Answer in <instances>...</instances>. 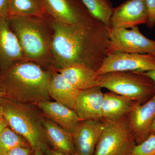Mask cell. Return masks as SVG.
<instances>
[{
    "label": "cell",
    "instance_id": "8fae6325",
    "mask_svg": "<svg viewBox=\"0 0 155 155\" xmlns=\"http://www.w3.org/2000/svg\"><path fill=\"white\" fill-rule=\"evenodd\" d=\"M127 118L137 144L141 143L150 135L155 119V94L146 102L137 103Z\"/></svg>",
    "mask_w": 155,
    "mask_h": 155
},
{
    "label": "cell",
    "instance_id": "d4e9b609",
    "mask_svg": "<svg viewBox=\"0 0 155 155\" xmlns=\"http://www.w3.org/2000/svg\"><path fill=\"white\" fill-rule=\"evenodd\" d=\"M33 150L29 147H18L6 153L5 155H32Z\"/></svg>",
    "mask_w": 155,
    "mask_h": 155
},
{
    "label": "cell",
    "instance_id": "ffe728a7",
    "mask_svg": "<svg viewBox=\"0 0 155 155\" xmlns=\"http://www.w3.org/2000/svg\"><path fill=\"white\" fill-rule=\"evenodd\" d=\"M46 14L41 0H10L9 16L45 18Z\"/></svg>",
    "mask_w": 155,
    "mask_h": 155
},
{
    "label": "cell",
    "instance_id": "5b68a950",
    "mask_svg": "<svg viewBox=\"0 0 155 155\" xmlns=\"http://www.w3.org/2000/svg\"><path fill=\"white\" fill-rule=\"evenodd\" d=\"M97 82L102 88L140 104L146 102L155 94V82L145 72H109L98 75Z\"/></svg>",
    "mask_w": 155,
    "mask_h": 155
},
{
    "label": "cell",
    "instance_id": "d6986e66",
    "mask_svg": "<svg viewBox=\"0 0 155 155\" xmlns=\"http://www.w3.org/2000/svg\"><path fill=\"white\" fill-rule=\"evenodd\" d=\"M42 122L52 149L58 152L75 155L72 134L46 117L43 118Z\"/></svg>",
    "mask_w": 155,
    "mask_h": 155
},
{
    "label": "cell",
    "instance_id": "f1b7e54d",
    "mask_svg": "<svg viewBox=\"0 0 155 155\" xmlns=\"http://www.w3.org/2000/svg\"><path fill=\"white\" fill-rule=\"evenodd\" d=\"M32 155H47L45 152H44L39 147L35 148L33 150V153Z\"/></svg>",
    "mask_w": 155,
    "mask_h": 155
},
{
    "label": "cell",
    "instance_id": "d6a6232c",
    "mask_svg": "<svg viewBox=\"0 0 155 155\" xmlns=\"http://www.w3.org/2000/svg\"><path fill=\"white\" fill-rule=\"evenodd\" d=\"M3 97V94L1 90V89L0 88V101L2 100V98Z\"/></svg>",
    "mask_w": 155,
    "mask_h": 155
},
{
    "label": "cell",
    "instance_id": "44dd1931",
    "mask_svg": "<svg viewBox=\"0 0 155 155\" xmlns=\"http://www.w3.org/2000/svg\"><path fill=\"white\" fill-rule=\"evenodd\" d=\"M94 19L110 27L113 8L110 0H80Z\"/></svg>",
    "mask_w": 155,
    "mask_h": 155
},
{
    "label": "cell",
    "instance_id": "e0dca14e",
    "mask_svg": "<svg viewBox=\"0 0 155 155\" xmlns=\"http://www.w3.org/2000/svg\"><path fill=\"white\" fill-rule=\"evenodd\" d=\"M137 103L113 92L104 93L101 120L115 121L126 117Z\"/></svg>",
    "mask_w": 155,
    "mask_h": 155
},
{
    "label": "cell",
    "instance_id": "f546056e",
    "mask_svg": "<svg viewBox=\"0 0 155 155\" xmlns=\"http://www.w3.org/2000/svg\"><path fill=\"white\" fill-rule=\"evenodd\" d=\"M146 75L149 76L151 78L155 83V70H151V71H148V72H145Z\"/></svg>",
    "mask_w": 155,
    "mask_h": 155
},
{
    "label": "cell",
    "instance_id": "4dcf8cb0",
    "mask_svg": "<svg viewBox=\"0 0 155 155\" xmlns=\"http://www.w3.org/2000/svg\"><path fill=\"white\" fill-rule=\"evenodd\" d=\"M151 134H155V119L151 127L150 135Z\"/></svg>",
    "mask_w": 155,
    "mask_h": 155
},
{
    "label": "cell",
    "instance_id": "2e32d148",
    "mask_svg": "<svg viewBox=\"0 0 155 155\" xmlns=\"http://www.w3.org/2000/svg\"><path fill=\"white\" fill-rule=\"evenodd\" d=\"M54 70L48 83L50 97L57 102L74 110L81 91L69 83L60 72Z\"/></svg>",
    "mask_w": 155,
    "mask_h": 155
},
{
    "label": "cell",
    "instance_id": "7402d4cb",
    "mask_svg": "<svg viewBox=\"0 0 155 155\" xmlns=\"http://www.w3.org/2000/svg\"><path fill=\"white\" fill-rule=\"evenodd\" d=\"M29 147L30 144L24 137L8 127L0 134V155H5L15 148Z\"/></svg>",
    "mask_w": 155,
    "mask_h": 155
},
{
    "label": "cell",
    "instance_id": "277c9868",
    "mask_svg": "<svg viewBox=\"0 0 155 155\" xmlns=\"http://www.w3.org/2000/svg\"><path fill=\"white\" fill-rule=\"evenodd\" d=\"M3 104V116L8 125L28 142L32 149L39 147L45 153L51 148L43 124V117L35 105L15 101Z\"/></svg>",
    "mask_w": 155,
    "mask_h": 155
},
{
    "label": "cell",
    "instance_id": "cb8c5ba5",
    "mask_svg": "<svg viewBox=\"0 0 155 155\" xmlns=\"http://www.w3.org/2000/svg\"><path fill=\"white\" fill-rule=\"evenodd\" d=\"M145 1L148 11V19L147 25L148 28H152L155 25V0Z\"/></svg>",
    "mask_w": 155,
    "mask_h": 155
},
{
    "label": "cell",
    "instance_id": "7a4b0ae2",
    "mask_svg": "<svg viewBox=\"0 0 155 155\" xmlns=\"http://www.w3.org/2000/svg\"><path fill=\"white\" fill-rule=\"evenodd\" d=\"M51 71L28 61L18 62L0 76V88L3 97L14 101L35 105L50 101L48 83Z\"/></svg>",
    "mask_w": 155,
    "mask_h": 155
},
{
    "label": "cell",
    "instance_id": "1f68e13d",
    "mask_svg": "<svg viewBox=\"0 0 155 155\" xmlns=\"http://www.w3.org/2000/svg\"><path fill=\"white\" fill-rule=\"evenodd\" d=\"M3 109L2 106L0 104V118L3 116Z\"/></svg>",
    "mask_w": 155,
    "mask_h": 155
},
{
    "label": "cell",
    "instance_id": "4fadbf2b",
    "mask_svg": "<svg viewBox=\"0 0 155 155\" xmlns=\"http://www.w3.org/2000/svg\"><path fill=\"white\" fill-rule=\"evenodd\" d=\"M8 17L0 18V69L2 74L16 63L25 61L18 40L10 28Z\"/></svg>",
    "mask_w": 155,
    "mask_h": 155
},
{
    "label": "cell",
    "instance_id": "603a6c76",
    "mask_svg": "<svg viewBox=\"0 0 155 155\" xmlns=\"http://www.w3.org/2000/svg\"><path fill=\"white\" fill-rule=\"evenodd\" d=\"M132 155H155V134H151L144 141L137 144Z\"/></svg>",
    "mask_w": 155,
    "mask_h": 155
},
{
    "label": "cell",
    "instance_id": "7c38bea8",
    "mask_svg": "<svg viewBox=\"0 0 155 155\" xmlns=\"http://www.w3.org/2000/svg\"><path fill=\"white\" fill-rule=\"evenodd\" d=\"M104 126L102 120L79 121L72 133L75 155H94Z\"/></svg>",
    "mask_w": 155,
    "mask_h": 155
},
{
    "label": "cell",
    "instance_id": "4316f807",
    "mask_svg": "<svg viewBox=\"0 0 155 155\" xmlns=\"http://www.w3.org/2000/svg\"><path fill=\"white\" fill-rule=\"evenodd\" d=\"M8 125V123L4 116L0 118V134Z\"/></svg>",
    "mask_w": 155,
    "mask_h": 155
},
{
    "label": "cell",
    "instance_id": "5bb4252c",
    "mask_svg": "<svg viewBox=\"0 0 155 155\" xmlns=\"http://www.w3.org/2000/svg\"><path fill=\"white\" fill-rule=\"evenodd\" d=\"M101 88L97 86L81 91L74 110L80 120H101L104 97Z\"/></svg>",
    "mask_w": 155,
    "mask_h": 155
},
{
    "label": "cell",
    "instance_id": "ac0fdd59",
    "mask_svg": "<svg viewBox=\"0 0 155 155\" xmlns=\"http://www.w3.org/2000/svg\"><path fill=\"white\" fill-rule=\"evenodd\" d=\"M57 71L79 90L98 86L95 70L85 64H73Z\"/></svg>",
    "mask_w": 155,
    "mask_h": 155
},
{
    "label": "cell",
    "instance_id": "9a60e30c",
    "mask_svg": "<svg viewBox=\"0 0 155 155\" xmlns=\"http://www.w3.org/2000/svg\"><path fill=\"white\" fill-rule=\"evenodd\" d=\"M35 106L41 110L46 118L70 133H72L81 121L74 110L57 102L45 101L38 103Z\"/></svg>",
    "mask_w": 155,
    "mask_h": 155
},
{
    "label": "cell",
    "instance_id": "3957f363",
    "mask_svg": "<svg viewBox=\"0 0 155 155\" xmlns=\"http://www.w3.org/2000/svg\"><path fill=\"white\" fill-rule=\"evenodd\" d=\"M8 19L25 61L42 66L51 64L53 31L48 18L9 16Z\"/></svg>",
    "mask_w": 155,
    "mask_h": 155
},
{
    "label": "cell",
    "instance_id": "9c48e42d",
    "mask_svg": "<svg viewBox=\"0 0 155 155\" xmlns=\"http://www.w3.org/2000/svg\"><path fill=\"white\" fill-rule=\"evenodd\" d=\"M153 70H155L154 55L115 52L104 59L96 73L98 76L111 72H146Z\"/></svg>",
    "mask_w": 155,
    "mask_h": 155
},
{
    "label": "cell",
    "instance_id": "83f0119b",
    "mask_svg": "<svg viewBox=\"0 0 155 155\" xmlns=\"http://www.w3.org/2000/svg\"><path fill=\"white\" fill-rule=\"evenodd\" d=\"M46 153L47 155H70L68 154L63 153H61L58 152L52 149L49 148L45 152Z\"/></svg>",
    "mask_w": 155,
    "mask_h": 155
},
{
    "label": "cell",
    "instance_id": "8992f818",
    "mask_svg": "<svg viewBox=\"0 0 155 155\" xmlns=\"http://www.w3.org/2000/svg\"><path fill=\"white\" fill-rule=\"evenodd\" d=\"M104 122V126L94 155H132L137 143L127 116L117 121Z\"/></svg>",
    "mask_w": 155,
    "mask_h": 155
},
{
    "label": "cell",
    "instance_id": "6da1fadb",
    "mask_svg": "<svg viewBox=\"0 0 155 155\" xmlns=\"http://www.w3.org/2000/svg\"><path fill=\"white\" fill-rule=\"evenodd\" d=\"M48 19L53 31L51 64L54 69L82 64L96 71L113 53L110 28L100 21L92 25H70Z\"/></svg>",
    "mask_w": 155,
    "mask_h": 155
},
{
    "label": "cell",
    "instance_id": "ba28073f",
    "mask_svg": "<svg viewBox=\"0 0 155 155\" xmlns=\"http://www.w3.org/2000/svg\"><path fill=\"white\" fill-rule=\"evenodd\" d=\"M113 53L150 54L155 56V41L145 36L138 26L130 28H110Z\"/></svg>",
    "mask_w": 155,
    "mask_h": 155
},
{
    "label": "cell",
    "instance_id": "484cf974",
    "mask_svg": "<svg viewBox=\"0 0 155 155\" xmlns=\"http://www.w3.org/2000/svg\"><path fill=\"white\" fill-rule=\"evenodd\" d=\"M10 0H0V18L9 16Z\"/></svg>",
    "mask_w": 155,
    "mask_h": 155
},
{
    "label": "cell",
    "instance_id": "52a82bcc",
    "mask_svg": "<svg viewBox=\"0 0 155 155\" xmlns=\"http://www.w3.org/2000/svg\"><path fill=\"white\" fill-rule=\"evenodd\" d=\"M41 2L50 17L63 24L92 25L98 21L92 17L80 0H41Z\"/></svg>",
    "mask_w": 155,
    "mask_h": 155
},
{
    "label": "cell",
    "instance_id": "30bf717a",
    "mask_svg": "<svg viewBox=\"0 0 155 155\" xmlns=\"http://www.w3.org/2000/svg\"><path fill=\"white\" fill-rule=\"evenodd\" d=\"M148 11L145 0H127L114 8L110 28H130L147 24Z\"/></svg>",
    "mask_w": 155,
    "mask_h": 155
}]
</instances>
